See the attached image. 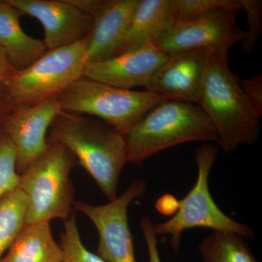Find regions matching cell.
<instances>
[{
	"instance_id": "17",
	"label": "cell",
	"mask_w": 262,
	"mask_h": 262,
	"mask_svg": "<svg viewBox=\"0 0 262 262\" xmlns=\"http://www.w3.org/2000/svg\"><path fill=\"white\" fill-rule=\"evenodd\" d=\"M0 262H62L63 251L48 222L25 225Z\"/></svg>"
},
{
	"instance_id": "19",
	"label": "cell",
	"mask_w": 262,
	"mask_h": 262,
	"mask_svg": "<svg viewBox=\"0 0 262 262\" xmlns=\"http://www.w3.org/2000/svg\"><path fill=\"white\" fill-rule=\"evenodd\" d=\"M27 203L18 188L0 199V261L26 225Z\"/></svg>"
},
{
	"instance_id": "23",
	"label": "cell",
	"mask_w": 262,
	"mask_h": 262,
	"mask_svg": "<svg viewBox=\"0 0 262 262\" xmlns=\"http://www.w3.org/2000/svg\"><path fill=\"white\" fill-rule=\"evenodd\" d=\"M243 10L247 15L248 31L242 41L243 49L251 54L257 44L262 30V2L259 0H239Z\"/></svg>"
},
{
	"instance_id": "11",
	"label": "cell",
	"mask_w": 262,
	"mask_h": 262,
	"mask_svg": "<svg viewBox=\"0 0 262 262\" xmlns=\"http://www.w3.org/2000/svg\"><path fill=\"white\" fill-rule=\"evenodd\" d=\"M22 14L37 19L43 27L47 51L70 46L89 36L94 17L70 0H8Z\"/></svg>"
},
{
	"instance_id": "10",
	"label": "cell",
	"mask_w": 262,
	"mask_h": 262,
	"mask_svg": "<svg viewBox=\"0 0 262 262\" xmlns=\"http://www.w3.org/2000/svg\"><path fill=\"white\" fill-rule=\"evenodd\" d=\"M57 96L29 106L16 107L2 125L17 152V171L24 173L48 149V133L61 113Z\"/></svg>"
},
{
	"instance_id": "28",
	"label": "cell",
	"mask_w": 262,
	"mask_h": 262,
	"mask_svg": "<svg viewBox=\"0 0 262 262\" xmlns=\"http://www.w3.org/2000/svg\"><path fill=\"white\" fill-rule=\"evenodd\" d=\"M70 1L81 11L94 17L101 10L106 3V0H70Z\"/></svg>"
},
{
	"instance_id": "5",
	"label": "cell",
	"mask_w": 262,
	"mask_h": 262,
	"mask_svg": "<svg viewBox=\"0 0 262 262\" xmlns=\"http://www.w3.org/2000/svg\"><path fill=\"white\" fill-rule=\"evenodd\" d=\"M219 148L212 144L201 146L194 158L198 165V177L194 187L179 201L178 211L163 223L154 224L155 234L168 236V244L175 251L181 246L182 233L193 228L211 229L213 232H231L245 239L253 237L249 226L239 223L219 208L209 189V176L218 158Z\"/></svg>"
},
{
	"instance_id": "18",
	"label": "cell",
	"mask_w": 262,
	"mask_h": 262,
	"mask_svg": "<svg viewBox=\"0 0 262 262\" xmlns=\"http://www.w3.org/2000/svg\"><path fill=\"white\" fill-rule=\"evenodd\" d=\"M198 250L203 262H258L246 239L231 232H212Z\"/></svg>"
},
{
	"instance_id": "3",
	"label": "cell",
	"mask_w": 262,
	"mask_h": 262,
	"mask_svg": "<svg viewBox=\"0 0 262 262\" xmlns=\"http://www.w3.org/2000/svg\"><path fill=\"white\" fill-rule=\"evenodd\" d=\"M128 163L141 166L158 151L190 141H217L206 114L194 103L164 99L125 135Z\"/></svg>"
},
{
	"instance_id": "2",
	"label": "cell",
	"mask_w": 262,
	"mask_h": 262,
	"mask_svg": "<svg viewBox=\"0 0 262 262\" xmlns=\"http://www.w3.org/2000/svg\"><path fill=\"white\" fill-rule=\"evenodd\" d=\"M229 52H211L196 105L209 119L219 145L232 152L259 136V118L245 98L241 80L229 67Z\"/></svg>"
},
{
	"instance_id": "16",
	"label": "cell",
	"mask_w": 262,
	"mask_h": 262,
	"mask_svg": "<svg viewBox=\"0 0 262 262\" xmlns=\"http://www.w3.org/2000/svg\"><path fill=\"white\" fill-rule=\"evenodd\" d=\"M20 15L8 0H0V48L19 71L28 68L47 52L44 42L24 32Z\"/></svg>"
},
{
	"instance_id": "9",
	"label": "cell",
	"mask_w": 262,
	"mask_h": 262,
	"mask_svg": "<svg viewBox=\"0 0 262 262\" xmlns=\"http://www.w3.org/2000/svg\"><path fill=\"white\" fill-rule=\"evenodd\" d=\"M146 191L145 182L136 179L121 195L106 204L74 203L73 209L85 215L97 229V254L106 262H137L127 212L131 203Z\"/></svg>"
},
{
	"instance_id": "20",
	"label": "cell",
	"mask_w": 262,
	"mask_h": 262,
	"mask_svg": "<svg viewBox=\"0 0 262 262\" xmlns=\"http://www.w3.org/2000/svg\"><path fill=\"white\" fill-rule=\"evenodd\" d=\"M63 260L62 262H106L97 253L90 251L81 239L75 210L63 222V229L60 236Z\"/></svg>"
},
{
	"instance_id": "1",
	"label": "cell",
	"mask_w": 262,
	"mask_h": 262,
	"mask_svg": "<svg viewBox=\"0 0 262 262\" xmlns=\"http://www.w3.org/2000/svg\"><path fill=\"white\" fill-rule=\"evenodd\" d=\"M48 142L67 147L108 201L117 198L120 174L128 163L123 134L101 120L61 112L50 127Z\"/></svg>"
},
{
	"instance_id": "15",
	"label": "cell",
	"mask_w": 262,
	"mask_h": 262,
	"mask_svg": "<svg viewBox=\"0 0 262 262\" xmlns=\"http://www.w3.org/2000/svg\"><path fill=\"white\" fill-rule=\"evenodd\" d=\"M176 23L173 0H139L120 54L154 43Z\"/></svg>"
},
{
	"instance_id": "13",
	"label": "cell",
	"mask_w": 262,
	"mask_h": 262,
	"mask_svg": "<svg viewBox=\"0 0 262 262\" xmlns=\"http://www.w3.org/2000/svg\"><path fill=\"white\" fill-rule=\"evenodd\" d=\"M211 52L194 51L169 56L149 81L146 91L163 99L196 104Z\"/></svg>"
},
{
	"instance_id": "4",
	"label": "cell",
	"mask_w": 262,
	"mask_h": 262,
	"mask_svg": "<svg viewBox=\"0 0 262 262\" xmlns=\"http://www.w3.org/2000/svg\"><path fill=\"white\" fill-rule=\"evenodd\" d=\"M48 149L20 175L18 189L27 196L26 225L64 222L73 211L75 188L70 179L79 165L75 155L58 143Z\"/></svg>"
},
{
	"instance_id": "21",
	"label": "cell",
	"mask_w": 262,
	"mask_h": 262,
	"mask_svg": "<svg viewBox=\"0 0 262 262\" xmlns=\"http://www.w3.org/2000/svg\"><path fill=\"white\" fill-rule=\"evenodd\" d=\"M17 152L13 141L0 128V199L18 187Z\"/></svg>"
},
{
	"instance_id": "12",
	"label": "cell",
	"mask_w": 262,
	"mask_h": 262,
	"mask_svg": "<svg viewBox=\"0 0 262 262\" xmlns=\"http://www.w3.org/2000/svg\"><path fill=\"white\" fill-rule=\"evenodd\" d=\"M168 58L150 43L105 61L88 63L83 77L118 89H146L153 76Z\"/></svg>"
},
{
	"instance_id": "6",
	"label": "cell",
	"mask_w": 262,
	"mask_h": 262,
	"mask_svg": "<svg viewBox=\"0 0 262 262\" xmlns=\"http://www.w3.org/2000/svg\"><path fill=\"white\" fill-rule=\"evenodd\" d=\"M62 112L86 114L125 135L163 98L149 91L118 89L82 77L57 96Z\"/></svg>"
},
{
	"instance_id": "27",
	"label": "cell",
	"mask_w": 262,
	"mask_h": 262,
	"mask_svg": "<svg viewBox=\"0 0 262 262\" xmlns=\"http://www.w3.org/2000/svg\"><path fill=\"white\" fill-rule=\"evenodd\" d=\"M179 201L173 195L165 194L160 196L155 203V208L160 214L173 215L178 211Z\"/></svg>"
},
{
	"instance_id": "7",
	"label": "cell",
	"mask_w": 262,
	"mask_h": 262,
	"mask_svg": "<svg viewBox=\"0 0 262 262\" xmlns=\"http://www.w3.org/2000/svg\"><path fill=\"white\" fill-rule=\"evenodd\" d=\"M86 44L87 37L70 46L47 51L28 68L19 71L6 86L15 108L33 106L58 96L83 77L89 63Z\"/></svg>"
},
{
	"instance_id": "8",
	"label": "cell",
	"mask_w": 262,
	"mask_h": 262,
	"mask_svg": "<svg viewBox=\"0 0 262 262\" xmlns=\"http://www.w3.org/2000/svg\"><path fill=\"white\" fill-rule=\"evenodd\" d=\"M237 10L220 8L198 18L177 22L153 44L168 56L194 51L229 52L245 37Z\"/></svg>"
},
{
	"instance_id": "29",
	"label": "cell",
	"mask_w": 262,
	"mask_h": 262,
	"mask_svg": "<svg viewBox=\"0 0 262 262\" xmlns=\"http://www.w3.org/2000/svg\"><path fill=\"white\" fill-rule=\"evenodd\" d=\"M15 106L12 102L6 87H0V128Z\"/></svg>"
},
{
	"instance_id": "24",
	"label": "cell",
	"mask_w": 262,
	"mask_h": 262,
	"mask_svg": "<svg viewBox=\"0 0 262 262\" xmlns=\"http://www.w3.org/2000/svg\"><path fill=\"white\" fill-rule=\"evenodd\" d=\"M245 98L256 117L262 115V75H255L247 80H241Z\"/></svg>"
},
{
	"instance_id": "26",
	"label": "cell",
	"mask_w": 262,
	"mask_h": 262,
	"mask_svg": "<svg viewBox=\"0 0 262 262\" xmlns=\"http://www.w3.org/2000/svg\"><path fill=\"white\" fill-rule=\"evenodd\" d=\"M18 72L0 48V87H6Z\"/></svg>"
},
{
	"instance_id": "14",
	"label": "cell",
	"mask_w": 262,
	"mask_h": 262,
	"mask_svg": "<svg viewBox=\"0 0 262 262\" xmlns=\"http://www.w3.org/2000/svg\"><path fill=\"white\" fill-rule=\"evenodd\" d=\"M139 1L106 0L95 15L87 37L86 56L89 63L105 61L120 54Z\"/></svg>"
},
{
	"instance_id": "25",
	"label": "cell",
	"mask_w": 262,
	"mask_h": 262,
	"mask_svg": "<svg viewBox=\"0 0 262 262\" xmlns=\"http://www.w3.org/2000/svg\"><path fill=\"white\" fill-rule=\"evenodd\" d=\"M153 225L154 223L149 217L144 216L141 219L140 227L147 247L149 261L162 262L158 250V239L155 234Z\"/></svg>"
},
{
	"instance_id": "22",
	"label": "cell",
	"mask_w": 262,
	"mask_h": 262,
	"mask_svg": "<svg viewBox=\"0 0 262 262\" xmlns=\"http://www.w3.org/2000/svg\"><path fill=\"white\" fill-rule=\"evenodd\" d=\"M173 8L177 23L198 18L220 8L243 10L239 0H173Z\"/></svg>"
}]
</instances>
